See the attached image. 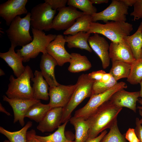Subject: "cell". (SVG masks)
<instances>
[{"instance_id":"obj_1","label":"cell","mask_w":142,"mask_h":142,"mask_svg":"<svg viewBox=\"0 0 142 142\" xmlns=\"http://www.w3.org/2000/svg\"><path fill=\"white\" fill-rule=\"evenodd\" d=\"M122 108L115 106L109 100L102 104L86 120L89 127L87 139L95 138L106 129H110Z\"/></svg>"},{"instance_id":"obj_2","label":"cell","mask_w":142,"mask_h":142,"mask_svg":"<svg viewBox=\"0 0 142 142\" xmlns=\"http://www.w3.org/2000/svg\"><path fill=\"white\" fill-rule=\"evenodd\" d=\"M133 29V25L126 22L108 21L105 24L92 22L88 33L101 34L112 42H117L130 35Z\"/></svg>"},{"instance_id":"obj_3","label":"cell","mask_w":142,"mask_h":142,"mask_svg":"<svg viewBox=\"0 0 142 142\" xmlns=\"http://www.w3.org/2000/svg\"><path fill=\"white\" fill-rule=\"evenodd\" d=\"M33 77V71L28 65L25 67L24 71L19 77L16 78L11 75L6 92L7 96L10 99H34L30 84V80Z\"/></svg>"},{"instance_id":"obj_4","label":"cell","mask_w":142,"mask_h":142,"mask_svg":"<svg viewBox=\"0 0 142 142\" xmlns=\"http://www.w3.org/2000/svg\"><path fill=\"white\" fill-rule=\"evenodd\" d=\"M95 81L89 79L88 74H83L79 76L76 83L77 86L70 100L63 108L62 123L69 121L72 112L76 107L85 99L90 97L92 85Z\"/></svg>"},{"instance_id":"obj_5","label":"cell","mask_w":142,"mask_h":142,"mask_svg":"<svg viewBox=\"0 0 142 142\" xmlns=\"http://www.w3.org/2000/svg\"><path fill=\"white\" fill-rule=\"evenodd\" d=\"M32 28L33 36L32 40L21 49L16 50V53L23 58L24 62L29 61L31 59L35 58L40 52L43 54L47 53V47L57 36L55 34L46 35L43 31Z\"/></svg>"},{"instance_id":"obj_6","label":"cell","mask_w":142,"mask_h":142,"mask_svg":"<svg viewBox=\"0 0 142 142\" xmlns=\"http://www.w3.org/2000/svg\"><path fill=\"white\" fill-rule=\"evenodd\" d=\"M31 17V13L28 12L23 18L17 16L11 22L6 31L11 43L22 47L32 40L29 32Z\"/></svg>"},{"instance_id":"obj_7","label":"cell","mask_w":142,"mask_h":142,"mask_svg":"<svg viewBox=\"0 0 142 142\" xmlns=\"http://www.w3.org/2000/svg\"><path fill=\"white\" fill-rule=\"evenodd\" d=\"M127 88L126 83L121 82L118 83L114 87L104 92L91 95L87 103L83 107L76 110L74 116L86 120L102 104L109 100L115 93Z\"/></svg>"},{"instance_id":"obj_8","label":"cell","mask_w":142,"mask_h":142,"mask_svg":"<svg viewBox=\"0 0 142 142\" xmlns=\"http://www.w3.org/2000/svg\"><path fill=\"white\" fill-rule=\"evenodd\" d=\"M56 11L48 3H40L33 7L31 11L30 24L32 28L40 31H48L51 29Z\"/></svg>"},{"instance_id":"obj_9","label":"cell","mask_w":142,"mask_h":142,"mask_svg":"<svg viewBox=\"0 0 142 142\" xmlns=\"http://www.w3.org/2000/svg\"><path fill=\"white\" fill-rule=\"evenodd\" d=\"M128 7L122 0H113L109 6L103 11L91 16L92 22L102 21L106 23L109 21L125 22L128 14Z\"/></svg>"},{"instance_id":"obj_10","label":"cell","mask_w":142,"mask_h":142,"mask_svg":"<svg viewBox=\"0 0 142 142\" xmlns=\"http://www.w3.org/2000/svg\"><path fill=\"white\" fill-rule=\"evenodd\" d=\"M74 85H65L59 84L57 86L49 87V104L52 108L64 107L68 103L77 86Z\"/></svg>"},{"instance_id":"obj_11","label":"cell","mask_w":142,"mask_h":142,"mask_svg":"<svg viewBox=\"0 0 142 142\" xmlns=\"http://www.w3.org/2000/svg\"><path fill=\"white\" fill-rule=\"evenodd\" d=\"M59 12L54 18L52 29L60 31L69 28L80 16L85 14L78 11L77 8L71 6L65 7L57 10Z\"/></svg>"},{"instance_id":"obj_12","label":"cell","mask_w":142,"mask_h":142,"mask_svg":"<svg viewBox=\"0 0 142 142\" xmlns=\"http://www.w3.org/2000/svg\"><path fill=\"white\" fill-rule=\"evenodd\" d=\"M27 0H8L0 5V17L9 26L17 16L27 14L26 5Z\"/></svg>"},{"instance_id":"obj_13","label":"cell","mask_w":142,"mask_h":142,"mask_svg":"<svg viewBox=\"0 0 142 142\" xmlns=\"http://www.w3.org/2000/svg\"><path fill=\"white\" fill-rule=\"evenodd\" d=\"M64 36L61 34L57 35L54 40L51 42L46 48L47 53L57 61L58 65L62 66L65 63L69 62L71 54L66 50V42Z\"/></svg>"},{"instance_id":"obj_14","label":"cell","mask_w":142,"mask_h":142,"mask_svg":"<svg viewBox=\"0 0 142 142\" xmlns=\"http://www.w3.org/2000/svg\"><path fill=\"white\" fill-rule=\"evenodd\" d=\"M3 100L7 102L12 107L13 112V123L18 121L22 126L25 124V115L29 108L33 104L40 101L39 100L10 99L3 96Z\"/></svg>"},{"instance_id":"obj_15","label":"cell","mask_w":142,"mask_h":142,"mask_svg":"<svg viewBox=\"0 0 142 142\" xmlns=\"http://www.w3.org/2000/svg\"><path fill=\"white\" fill-rule=\"evenodd\" d=\"M139 97V91L129 92L122 89L115 93L109 100L117 107L127 108L136 113V103Z\"/></svg>"},{"instance_id":"obj_16","label":"cell","mask_w":142,"mask_h":142,"mask_svg":"<svg viewBox=\"0 0 142 142\" xmlns=\"http://www.w3.org/2000/svg\"><path fill=\"white\" fill-rule=\"evenodd\" d=\"M88 42L92 50L100 58L103 68L106 69L110 65V59L109 53V45L108 42L104 37L97 33L90 36Z\"/></svg>"},{"instance_id":"obj_17","label":"cell","mask_w":142,"mask_h":142,"mask_svg":"<svg viewBox=\"0 0 142 142\" xmlns=\"http://www.w3.org/2000/svg\"><path fill=\"white\" fill-rule=\"evenodd\" d=\"M109 53L111 60L121 61L131 64L136 60L129 45L124 39L117 42H111Z\"/></svg>"},{"instance_id":"obj_18","label":"cell","mask_w":142,"mask_h":142,"mask_svg":"<svg viewBox=\"0 0 142 142\" xmlns=\"http://www.w3.org/2000/svg\"><path fill=\"white\" fill-rule=\"evenodd\" d=\"M63 108H52L39 123L37 128L42 133L52 132L58 128L61 123Z\"/></svg>"},{"instance_id":"obj_19","label":"cell","mask_w":142,"mask_h":142,"mask_svg":"<svg viewBox=\"0 0 142 142\" xmlns=\"http://www.w3.org/2000/svg\"><path fill=\"white\" fill-rule=\"evenodd\" d=\"M57 65L56 60L47 53L42 55L40 64V71L50 87H56L59 84L56 80L54 74L55 68Z\"/></svg>"},{"instance_id":"obj_20","label":"cell","mask_w":142,"mask_h":142,"mask_svg":"<svg viewBox=\"0 0 142 142\" xmlns=\"http://www.w3.org/2000/svg\"><path fill=\"white\" fill-rule=\"evenodd\" d=\"M16 47L15 45L11 43V47L8 52L0 53V57L12 68L14 75L18 78L24 72L25 67L23 64V58L15 51L14 49Z\"/></svg>"},{"instance_id":"obj_21","label":"cell","mask_w":142,"mask_h":142,"mask_svg":"<svg viewBox=\"0 0 142 142\" xmlns=\"http://www.w3.org/2000/svg\"><path fill=\"white\" fill-rule=\"evenodd\" d=\"M34 77L31 80L33 82L32 88L33 95L34 99L48 100L49 95V85L43 78L41 71L36 70L34 73Z\"/></svg>"},{"instance_id":"obj_22","label":"cell","mask_w":142,"mask_h":142,"mask_svg":"<svg viewBox=\"0 0 142 142\" xmlns=\"http://www.w3.org/2000/svg\"><path fill=\"white\" fill-rule=\"evenodd\" d=\"M90 34L88 32H80L73 35L65 36L64 37L68 48H79L92 52V50L88 42Z\"/></svg>"},{"instance_id":"obj_23","label":"cell","mask_w":142,"mask_h":142,"mask_svg":"<svg viewBox=\"0 0 142 142\" xmlns=\"http://www.w3.org/2000/svg\"><path fill=\"white\" fill-rule=\"evenodd\" d=\"M69 121L75 130L74 142H85L88 138L89 128L86 120L73 116L70 118Z\"/></svg>"},{"instance_id":"obj_24","label":"cell","mask_w":142,"mask_h":142,"mask_svg":"<svg viewBox=\"0 0 142 142\" xmlns=\"http://www.w3.org/2000/svg\"><path fill=\"white\" fill-rule=\"evenodd\" d=\"M70 54L71 57L68 68L70 72L76 73L85 71L91 67V64L86 56L75 53Z\"/></svg>"},{"instance_id":"obj_25","label":"cell","mask_w":142,"mask_h":142,"mask_svg":"<svg viewBox=\"0 0 142 142\" xmlns=\"http://www.w3.org/2000/svg\"><path fill=\"white\" fill-rule=\"evenodd\" d=\"M92 22L91 16L84 14L78 17L71 26L64 31L63 34L73 35L80 32H88Z\"/></svg>"},{"instance_id":"obj_26","label":"cell","mask_w":142,"mask_h":142,"mask_svg":"<svg viewBox=\"0 0 142 142\" xmlns=\"http://www.w3.org/2000/svg\"><path fill=\"white\" fill-rule=\"evenodd\" d=\"M52 108L48 104H43L40 101L33 104L29 108L25 114V117L28 118L39 123Z\"/></svg>"},{"instance_id":"obj_27","label":"cell","mask_w":142,"mask_h":142,"mask_svg":"<svg viewBox=\"0 0 142 142\" xmlns=\"http://www.w3.org/2000/svg\"><path fill=\"white\" fill-rule=\"evenodd\" d=\"M112 67L109 73L116 81L127 78L130 74L131 64L120 60H111Z\"/></svg>"},{"instance_id":"obj_28","label":"cell","mask_w":142,"mask_h":142,"mask_svg":"<svg viewBox=\"0 0 142 142\" xmlns=\"http://www.w3.org/2000/svg\"><path fill=\"white\" fill-rule=\"evenodd\" d=\"M124 39L129 45L135 59H140L142 48V32L140 27L139 26L134 34L125 37Z\"/></svg>"},{"instance_id":"obj_29","label":"cell","mask_w":142,"mask_h":142,"mask_svg":"<svg viewBox=\"0 0 142 142\" xmlns=\"http://www.w3.org/2000/svg\"><path fill=\"white\" fill-rule=\"evenodd\" d=\"M32 125V123L29 121L21 130L11 132L3 127H0V133L5 136L10 142H27L26 134L28 129Z\"/></svg>"},{"instance_id":"obj_30","label":"cell","mask_w":142,"mask_h":142,"mask_svg":"<svg viewBox=\"0 0 142 142\" xmlns=\"http://www.w3.org/2000/svg\"><path fill=\"white\" fill-rule=\"evenodd\" d=\"M68 121L59 126L53 134L46 136L35 135V137L41 142H67L68 139L65 136V130Z\"/></svg>"},{"instance_id":"obj_31","label":"cell","mask_w":142,"mask_h":142,"mask_svg":"<svg viewBox=\"0 0 142 142\" xmlns=\"http://www.w3.org/2000/svg\"><path fill=\"white\" fill-rule=\"evenodd\" d=\"M142 80V59L136 60L131 64L129 75L127 80L130 84L140 83Z\"/></svg>"},{"instance_id":"obj_32","label":"cell","mask_w":142,"mask_h":142,"mask_svg":"<svg viewBox=\"0 0 142 142\" xmlns=\"http://www.w3.org/2000/svg\"><path fill=\"white\" fill-rule=\"evenodd\" d=\"M67 4L78 8L85 14L92 16L97 13V9L90 0H68Z\"/></svg>"},{"instance_id":"obj_33","label":"cell","mask_w":142,"mask_h":142,"mask_svg":"<svg viewBox=\"0 0 142 142\" xmlns=\"http://www.w3.org/2000/svg\"><path fill=\"white\" fill-rule=\"evenodd\" d=\"M100 142H127L120 131L116 120L110 129V130L104 136Z\"/></svg>"},{"instance_id":"obj_34","label":"cell","mask_w":142,"mask_h":142,"mask_svg":"<svg viewBox=\"0 0 142 142\" xmlns=\"http://www.w3.org/2000/svg\"><path fill=\"white\" fill-rule=\"evenodd\" d=\"M118 82L112 77L107 82L95 81L93 84L92 90V95H95L104 92L114 87Z\"/></svg>"},{"instance_id":"obj_35","label":"cell","mask_w":142,"mask_h":142,"mask_svg":"<svg viewBox=\"0 0 142 142\" xmlns=\"http://www.w3.org/2000/svg\"><path fill=\"white\" fill-rule=\"evenodd\" d=\"M134 10L130 15L135 21L142 18V0H136L134 5Z\"/></svg>"},{"instance_id":"obj_36","label":"cell","mask_w":142,"mask_h":142,"mask_svg":"<svg viewBox=\"0 0 142 142\" xmlns=\"http://www.w3.org/2000/svg\"><path fill=\"white\" fill-rule=\"evenodd\" d=\"M45 2L48 3L53 10H56L66 7L67 0H45Z\"/></svg>"},{"instance_id":"obj_37","label":"cell","mask_w":142,"mask_h":142,"mask_svg":"<svg viewBox=\"0 0 142 142\" xmlns=\"http://www.w3.org/2000/svg\"><path fill=\"white\" fill-rule=\"evenodd\" d=\"M124 135L125 139L129 142H140L134 129L129 128Z\"/></svg>"},{"instance_id":"obj_38","label":"cell","mask_w":142,"mask_h":142,"mask_svg":"<svg viewBox=\"0 0 142 142\" xmlns=\"http://www.w3.org/2000/svg\"><path fill=\"white\" fill-rule=\"evenodd\" d=\"M106 73L104 70H100L94 71L88 74L89 78L95 81H100L103 74Z\"/></svg>"},{"instance_id":"obj_39","label":"cell","mask_w":142,"mask_h":142,"mask_svg":"<svg viewBox=\"0 0 142 142\" xmlns=\"http://www.w3.org/2000/svg\"><path fill=\"white\" fill-rule=\"evenodd\" d=\"M136 127L135 129V133L140 142H142V125L139 121V119L136 118L135 121Z\"/></svg>"},{"instance_id":"obj_40","label":"cell","mask_w":142,"mask_h":142,"mask_svg":"<svg viewBox=\"0 0 142 142\" xmlns=\"http://www.w3.org/2000/svg\"><path fill=\"white\" fill-rule=\"evenodd\" d=\"M36 134L35 130L32 129L28 131L26 134L27 142H41L35 137Z\"/></svg>"},{"instance_id":"obj_41","label":"cell","mask_w":142,"mask_h":142,"mask_svg":"<svg viewBox=\"0 0 142 142\" xmlns=\"http://www.w3.org/2000/svg\"><path fill=\"white\" fill-rule=\"evenodd\" d=\"M107 133V131L105 130L96 138L91 139H87L85 142H100L104 135Z\"/></svg>"},{"instance_id":"obj_42","label":"cell","mask_w":142,"mask_h":142,"mask_svg":"<svg viewBox=\"0 0 142 142\" xmlns=\"http://www.w3.org/2000/svg\"><path fill=\"white\" fill-rule=\"evenodd\" d=\"M112 77L109 73H106L103 74L101 80L99 81L103 82H107L110 80Z\"/></svg>"},{"instance_id":"obj_43","label":"cell","mask_w":142,"mask_h":142,"mask_svg":"<svg viewBox=\"0 0 142 142\" xmlns=\"http://www.w3.org/2000/svg\"><path fill=\"white\" fill-rule=\"evenodd\" d=\"M125 5L128 7L133 6L136 0H122Z\"/></svg>"},{"instance_id":"obj_44","label":"cell","mask_w":142,"mask_h":142,"mask_svg":"<svg viewBox=\"0 0 142 142\" xmlns=\"http://www.w3.org/2000/svg\"><path fill=\"white\" fill-rule=\"evenodd\" d=\"M92 3L94 4H101L102 3H107L108 2V0H90Z\"/></svg>"},{"instance_id":"obj_45","label":"cell","mask_w":142,"mask_h":142,"mask_svg":"<svg viewBox=\"0 0 142 142\" xmlns=\"http://www.w3.org/2000/svg\"><path fill=\"white\" fill-rule=\"evenodd\" d=\"M0 111L6 114L8 116H11V115L10 113L7 111L5 108L2 105L1 103H0Z\"/></svg>"},{"instance_id":"obj_46","label":"cell","mask_w":142,"mask_h":142,"mask_svg":"<svg viewBox=\"0 0 142 142\" xmlns=\"http://www.w3.org/2000/svg\"><path fill=\"white\" fill-rule=\"evenodd\" d=\"M138 102L141 105V106H137V109H138L139 110H142V99L141 98L139 99Z\"/></svg>"},{"instance_id":"obj_47","label":"cell","mask_w":142,"mask_h":142,"mask_svg":"<svg viewBox=\"0 0 142 142\" xmlns=\"http://www.w3.org/2000/svg\"><path fill=\"white\" fill-rule=\"evenodd\" d=\"M139 84L140 85V89L139 91L140 97L142 99V80Z\"/></svg>"},{"instance_id":"obj_48","label":"cell","mask_w":142,"mask_h":142,"mask_svg":"<svg viewBox=\"0 0 142 142\" xmlns=\"http://www.w3.org/2000/svg\"><path fill=\"white\" fill-rule=\"evenodd\" d=\"M139 115L141 117V118L139 119L140 122L141 124L142 125V110H139Z\"/></svg>"},{"instance_id":"obj_49","label":"cell","mask_w":142,"mask_h":142,"mask_svg":"<svg viewBox=\"0 0 142 142\" xmlns=\"http://www.w3.org/2000/svg\"><path fill=\"white\" fill-rule=\"evenodd\" d=\"M5 73L4 71L1 69H0V76H1L2 75H4Z\"/></svg>"},{"instance_id":"obj_50","label":"cell","mask_w":142,"mask_h":142,"mask_svg":"<svg viewBox=\"0 0 142 142\" xmlns=\"http://www.w3.org/2000/svg\"><path fill=\"white\" fill-rule=\"evenodd\" d=\"M140 59H142V48L141 49L140 54Z\"/></svg>"},{"instance_id":"obj_51","label":"cell","mask_w":142,"mask_h":142,"mask_svg":"<svg viewBox=\"0 0 142 142\" xmlns=\"http://www.w3.org/2000/svg\"><path fill=\"white\" fill-rule=\"evenodd\" d=\"M139 26L140 27L141 31L142 32V22H141Z\"/></svg>"},{"instance_id":"obj_52","label":"cell","mask_w":142,"mask_h":142,"mask_svg":"<svg viewBox=\"0 0 142 142\" xmlns=\"http://www.w3.org/2000/svg\"><path fill=\"white\" fill-rule=\"evenodd\" d=\"M67 142H73L72 140L70 139H68V140Z\"/></svg>"},{"instance_id":"obj_53","label":"cell","mask_w":142,"mask_h":142,"mask_svg":"<svg viewBox=\"0 0 142 142\" xmlns=\"http://www.w3.org/2000/svg\"><path fill=\"white\" fill-rule=\"evenodd\" d=\"M3 142H10L8 140H5Z\"/></svg>"}]
</instances>
